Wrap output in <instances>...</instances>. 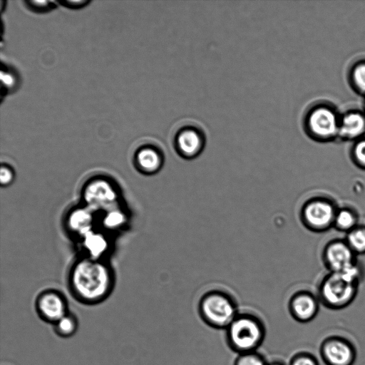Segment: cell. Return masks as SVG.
<instances>
[{
  "instance_id": "17",
  "label": "cell",
  "mask_w": 365,
  "mask_h": 365,
  "mask_svg": "<svg viewBox=\"0 0 365 365\" xmlns=\"http://www.w3.org/2000/svg\"><path fill=\"white\" fill-rule=\"evenodd\" d=\"M0 76V97L2 99L16 91L19 86L20 79L16 71L4 62L1 63Z\"/></svg>"
},
{
  "instance_id": "20",
  "label": "cell",
  "mask_w": 365,
  "mask_h": 365,
  "mask_svg": "<svg viewBox=\"0 0 365 365\" xmlns=\"http://www.w3.org/2000/svg\"><path fill=\"white\" fill-rule=\"evenodd\" d=\"M78 327V319L70 312L53 324L54 332L62 338H69L73 336L77 331Z\"/></svg>"
},
{
  "instance_id": "26",
  "label": "cell",
  "mask_w": 365,
  "mask_h": 365,
  "mask_svg": "<svg viewBox=\"0 0 365 365\" xmlns=\"http://www.w3.org/2000/svg\"><path fill=\"white\" fill-rule=\"evenodd\" d=\"M354 159L359 167L365 169V140L359 142L355 146Z\"/></svg>"
},
{
  "instance_id": "6",
  "label": "cell",
  "mask_w": 365,
  "mask_h": 365,
  "mask_svg": "<svg viewBox=\"0 0 365 365\" xmlns=\"http://www.w3.org/2000/svg\"><path fill=\"white\" fill-rule=\"evenodd\" d=\"M338 207L330 199L314 197L302 206L301 218L305 227L316 232H325L334 227Z\"/></svg>"
},
{
  "instance_id": "8",
  "label": "cell",
  "mask_w": 365,
  "mask_h": 365,
  "mask_svg": "<svg viewBox=\"0 0 365 365\" xmlns=\"http://www.w3.org/2000/svg\"><path fill=\"white\" fill-rule=\"evenodd\" d=\"M356 255L345 240L329 242L323 250L322 259L329 272L344 271L357 262Z\"/></svg>"
},
{
  "instance_id": "18",
  "label": "cell",
  "mask_w": 365,
  "mask_h": 365,
  "mask_svg": "<svg viewBox=\"0 0 365 365\" xmlns=\"http://www.w3.org/2000/svg\"><path fill=\"white\" fill-rule=\"evenodd\" d=\"M356 212L349 207L338 208L334 222V227L341 232H349L359 225Z\"/></svg>"
},
{
  "instance_id": "19",
  "label": "cell",
  "mask_w": 365,
  "mask_h": 365,
  "mask_svg": "<svg viewBox=\"0 0 365 365\" xmlns=\"http://www.w3.org/2000/svg\"><path fill=\"white\" fill-rule=\"evenodd\" d=\"M364 128V118L358 113H350L344 118L340 132L346 137L355 138L360 135Z\"/></svg>"
},
{
  "instance_id": "28",
  "label": "cell",
  "mask_w": 365,
  "mask_h": 365,
  "mask_svg": "<svg viewBox=\"0 0 365 365\" xmlns=\"http://www.w3.org/2000/svg\"><path fill=\"white\" fill-rule=\"evenodd\" d=\"M58 4L70 9H79L91 3L89 0H58Z\"/></svg>"
},
{
  "instance_id": "22",
  "label": "cell",
  "mask_w": 365,
  "mask_h": 365,
  "mask_svg": "<svg viewBox=\"0 0 365 365\" xmlns=\"http://www.w3.org/2000/svg\"><path fill=\"white\" fill-rule=\"evenodd\" d=\"M235 365H268L263 357L255 351L240 354Z\"/></svg>"
},
{
  "instance_id": "29",
  "label": "cell",
  "mask_w": 365,
  "mask_h": 365,
  "mask_svg": "<svg viewBox=\"0 0 365 365\" xmlns=\"http://www.w3.org/2000/svg\"><path fill=\"white\" fill-rule=\"evenodd\" d=\"M268 365H284V364H279V363H278V362H274V363L273 362V363L269 364H268Z\"/></svg>"
},
{
  "instance_id": "9",
  "label": "cell",
  "mask_w": 365,
  "mask_h": 365,
  "mask_svg": "<svg viewBox=\"0 0 365 365\" xmlns=\"http://www.w3.org/2000/svg\"><path fill=\"white\" fill-rule=\"evenodd\" d=\"M97 226V214L82 203L71 207L64 217L67 232L76 240Z\"/></svg>"
},
{
  "instance_id": "14",
  "label": "cell",
  "mask_w": 365,
  "mask_h": 365,
  "mask_svg": "<svg viewBox=\"0 0 365 365\" xmlns=\"http://www.w3.org/2000/svg\"><path fill=\"white\" fill-rule=\"evenodd\" d=\"M133 163L138 171L151 175L160 170L163 165V157L157 147L153 145H143L135 152Z\"/></svg>"
},
{
  "instance_id": "11",
  "label": "cell",
  "mask_w": 365,
  "mask_h": 365,
  "mask_svg": "<svg viewBox=\"0 0 365 365\" xmlns=\"http://www.w3.org/2000/svg\"><path fill=\"white\" fill-rule=\"evenodd\" d=\"M77 242L85 257L93 259H103L111 245L108 235L98 227L86 233Z\"/></svg>"
},
{
  "instance_id": "5",
  "label": "cell",
  "mask_w": 365,
  "mask_h": 365,
  "mask_svg": "<svg viewBox=\"0 0 365 365\" xmlns=\"http://www.w3.org/2000/svg\"><path fill=\"white\" fill-rule=\"evenodd\" d=\"M199 311L204 322L217 329H227L237 315L233 300L219 292L205 295L200 302Z\"/></svg>"
},
{
  "instance_id": "25",
  "label": "cell",
  "mask_w": 365,
  "mask_h": 365,
  "mask_svg": "<svg viewBox=\"0 0 365 365\" xmlns=\"http://www.w3.org/2000/svg\"><path fill=\"white\" fill-rule=\"evenodd\" d=\"M14 172L11 166L7 164H1L0 170V182L1 186H8L14 180Z\"/></svg>"
},
{
  "instance_id": "16",
  "label": "cell",
  "mask_w": 365,
  "mask_h": 365,
  "mask_svg": "<svg viewBox=\"0 0 365 365\" xmlns=\"http://www.w3.org/2000/svg\"><path fill=\"white\" fill-rule=\"evenodd\" d=\"M127 222L128 215L120 204L97 214L98 228L106 232L120 230Z\"/></svg>"
},
{
  "instance_id": "1",
  "label": "cell",
  "mask_w": 365,
  "mask_h": 365,
  "mask_svg": "<svg viewBox=\"0 0 365 365\" xmlns=\"http://www.w3.org/2000/svg\"><path fill=\"white\" fill-rule=\"evenodd\" d=\"M114 276L103 259L83 257L76 261L68 275V285L73 297L85 304L105 300L113 290Z\"/></svg>"
},
{
  "instance_id": "2",
  "label": "cell",
  "mask_w": 365,
  "mask_h": 365,
  "mask_svg": "<svg viewBox=\"0 0 365 365\" xmlns=\"http://www.w3.org/2000/svg\"><path fill=\"white\" fill-rule=\"evenodd\" d=\"M359 284L345 272H329L320 282L317 297L328 309H341L354 300Z\"/></svg>"
},
{
  "instance_id": "24",
  "label": "cell",
  "mask_w": 365,
  "mask_h": 365,
  "mask_svg": "<svg viewBox=\"0 0 365 365\" xmlns=\"http://www.w3.org/2000/svg\"><path fill=\"white\" fill-rule=\"evenodd\" d=\"M289 365H319V362L312 354L301 352L292 357Z\"/></svg>"
},
{
  "instance_id": "10",
  "label": "cell",
  "mask_w": 365,
  "mask_h": 365,
  "mask_svg": "<svg viewBox=\"0 0 365 365\" xmlns=\"http://www.w3.org/2000/svg\"><path fill=\"white\" fill-rule=\"evenodd\" d=\"M35 307L38 317L52 324L68 312L65 297L55 290H46L39 294Z\"/></svg>"
},
{
  "instance_id": "21",
  "label": "cell",
  "mask_w": 365,
  "mask_h": 365,
  "mask_svg": "<svg viewBox=\"0 0 365 365\" xmlns=\"http://www.w3.org/2000/svg\"><path fill=\"white\" fill-rule=\"evenodd\" d=\"M345 241L356 255L365 254V226L359 225L347 232Z\"/></svg>"
},
{
  "instance_id": "23",
  "label": "cell",
  "mask_w": 365,
  "mask_h": 365,
  "mask_svg": "<svg viewBox=\"0 0 365 365\" xmlns=\"http://www.w3.org/2000/svg\"><path fill=\"white\" fill-rule=\"evenodd\" d=\"M25 4L31 11L36 13L48 12L56 7L57 1H24Z\"/></svg>"
},
{
  "instance_id": "12",
  "label": "cell",
  "mask_w": 365,
  "mask_h": 365,
  "mask_svg": "<svg viewBox=\"0 0 365 365\" xmlns=\"http://www.w3.org/2000/svg\"><path fill=\"white\" fill-rule=\"evenodd\" d=\"M318 297L308 292L295 294L289 302V309L292 317L302 323L312 321L319 312Z\"/></svg>"
},
{
  "instance_id": "15",
  "label": "cell",
  "mask_w": 365,
  "mask_h": 365,
  "mask_svg": "<svg viewBox=\"0 0 365 365\" xmlns=\"http://www.w3.org/2000/svg\"><path fill=\"white\" fill-rule=\"evenodd\" d=\"M310 129L317 135L328 137L334 135L337 130L336 119L329 109L318 108L309 118Z\"/></svg>"
},
{
  "instance_id": "7",
  "label": "cell",
  "mask_w": 365,
  "mask_h": 365,
  "mask_svg": "<svg viewBox=\"0 0 365 365\" xmlns=\"http://www.w3.org/2000/svg\"><path fill=\"white\" fill-rule=\"evenodd\" d=\"M319 352L326 365H353L356 356L354 346L339 336L325 339L321 344Z\"/></svg>"
},
{
  "instance_id": "27",
  "label": "cell",
  "mask_w": 365,
  "mask_h": 365,
  "mask_svg": "<svg viewBox=\"0 0 365 365\" xmlns=\"http://www.w3.org/2000/svg\"><path fill=\"white\" fill-rule=\"evenodd\" d=\"M354 79L359 89L365 91V64L359 65L355 68Z\"/></svg>"
},
{
  "instance_id": "13",
  "label": "cell",
  "mask_w": 365,
  "mask_h": 365,
  "mask_svg": "<svg viewBox=\"0 0 365 365\" xmlns=\"http://www.w3.org/2000/svg\"><path fill=\"white\" fill-rule=\"evenodd\" d=\"M175 148L183 157L192 158L200 154L204 145V137L194 127H185L180 130L175 138Z\"/></svg>"
},
{
  "instance_id": "3",
  "label": "cell",
  "mask_w": 365,
  "mask_h": 365,
  "mask_svg": "<svg viewBox=\"0 0 365 365\" xmlns=\"http://www.w3.org/2000/svg\"><path fill=\"white\" fill-rule=\"evenodd\" d=\"M226 329L229 346L240 354L255 351L264 336L262 322L251 314H237Z\"/></svg>"
},
{
  "instance_id": "4",
  "label": "cell",
  "mask_w": 365,
  "mask_h": 365,
  "mask_svg": "<svg viewBox=\"0 0 365 365\" xmlns=\"http://www.w3.org/2000/svg\"><path fill=\"white\" fill-rule=\"evenodd\" d=\"M82 204L96 214L120 204V193L116 185L104 176L87 180L81 191Z\"/></svg>"
}]
</instances>
